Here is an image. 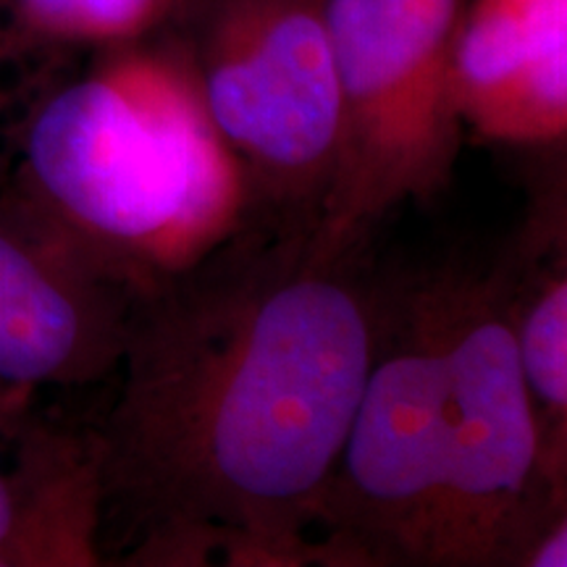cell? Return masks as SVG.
<instances>
[{
  "mask_svg": "<svg viewBox=\"0 0 567 567\" xmlns=\"http://www.w3.org/2000/svg\"><path fill=\"white\" fill-rule=\"evenodd\" d=\"M365 250L260 224L132 305L95 434L103 515L140 567L313 565L323 488L373 354Z\"/></svg>",
  "mask_w": 567,
  "mask_h": 567,
  "instance_id": "6da1fadb",
  "label": "cell"
},
{
  "mask_svg": "<svg viewBox=\"0 0 567 567\" xmlns=\"http://www.w3.org/2000/svg\"><path fill=\"white\" fill-rule=\"evenodd\" d=\"M517 363L507 247L375 271L373 354L313 565L523 567L567 515Z\"/></svg>",
  "mask_w": 567,
  "mask_h": 567,
  "instance_id": "7a4b0ae2",
  "label": "cell"
},
{
  "mask_svg": "<svg viewBox=\"0 0 567 567\" xmlns=\"http://www.w3.org/2000/svg\"><path fill=\"white\" fill-rule=\"evenodd\" d=\"M105 48L30 113L0 197L132 300L264 224L182 40Z\"/></svg>",
  "mask_w": 567,
  "mask_h": 567,
  "instance_id": "3957f363",
  "label": "cell"
},
{
  "mask_svg": "<svg viewBox=\"0 0 567 567\" xmlns=\"http://www.w3.org/2000/svg\"><path fill=\"white\" fill-rule=\"evenodd\" d=\"M339 84L337 168L313 250H363L405 203L455 179L463 118L455 40L463 0H323Z\"/></svg>",
  "mask_w": 567,
  "mask_h": 567,
  "instance_id": "277c9868",
  "label": "cell"
},
{
  "mask_svg": "<svg viewBox=\"0 0 567 567\" xmlns=\"http://www.w3.org/2000/svg\"><path fill=\"white\" fill-rule=\"evenodd\" d=\"M203 101L264 224L313 231L337 168L339 84L323 0H182Z\"/></svg>",
  "mask_w": 567,
  "mask_h": 567,
  "instance_id": "5b68a950",
  "label": "cell"
},
{
  "mask_svg": "<svg viewBox=\"0 0 567 567\" xmlns=\"http://www.w3.org/2000/svg\"><path fill=\"white\" fill-rule=\"evenodd\" d=\"M134 300L0 197V389L87 386L122 363Z\"/></svg>",
  "mask_w": 567,
  "mask_h": 567,
  "instance_id": "8992f818",
  "label": "cell"
},
{
  "mask_svg": "<svg viewBox=\"0 0 567 567\" xmlns=\"http://www.w3.org/2000/svg\"><path fill=\"white\" fill-rule=\"evenodd\" d=\"M463 126L513 145H563L567 0H476L455 40Z\"/></svg>",
  "mask_w": 567,
  "mask_h": 567,
  "instance_id": "52a82bcc",
  "label": "cell"
},
{
  "mask_svg": "<svg viewBox=\"0 0 567 567\" xmlns=\"http://www.w3.org/2000/svg\"><path fill=\"white\" fill-rule=\"evenodd\" d=\"M567 216L565 174H551L507 245L509 323L549 473L567 486Z\"/></svg>",
  "mask_w": 567,
  "mask_h": 567,
  "instance_id": "ba28073f",
  "label": "cell"
},
{
  "mask_svg": "<svg viewBox=\"0 0 567 567\" xmlns=\"http://www.w3.org/2000/svg\"><path fill=\"white\" fill-rule=\"evenodd\" d=\"M21 502L11 534L0 542V567L103 565V488L95 436L19 429Z\"/></svg>",
  "mask_w": 567,
  "mask_h": 567,
  "instance_id": "9c48e42d",
  "label": "cell"
},
{
  "mask_svg": "<svg viewBox=\"0 0 567 567\" xmlns=\"http://www.w3.org/2000/svg\"><path fill=\"white\" fill-rule=\"evenodd\" d=\"M182 0H6L17 32L40 42L116 48L158 32Z\"/></svg>",
  "mask_w": 567,
  "mask_h": 567,
  "instance_id": "30bf717a",
  "label": "cell"
},
{
  "mask_svg": "<svg viewBox=\"0 0 567 567\" xmlns=\"http://www.w3.org/2000/svg\"><path fill=\"white\" fill-rule=\"evenodd\" d=\"M27 394H0V431L19 429V410L24 408ZM21 502L19 467L0 465V542L11 534Z\"/></svg>",
  "mask_w": 567,
  "mask_h": 567,
  "instance_id": "8fae6325",
  "label": "cell"
},
{
  "mask_svg": "<svg viewBox=\"0 0 567 567\" xmlns=\"http://www.w3.org/2000/svg\"><path fill=\"white\" fill-rule=\"evenodd\" d=\"M567 565V515L551 523L530 547L523 567H565Z\"/></svg>",
  "mask_w": 567,
  "mask_h": 567,
  "instance_id": "7c38bea8",
  "label": "cell"
},
{
  "mask_svg": "<svg viewBox=\"0 0 567 567\" xmlns=\"http://www.w3.org/2000/svg\"><path fill=\"white\" fill-rule=\"evenodd\" d=\"M0 48H3V42H0Z\"/></svg>",
  "mask_w": 567,
  "mask_h": 567,
  "instance_id": "4fadbf2b",
  "label": "cell"
}]
</instances>
